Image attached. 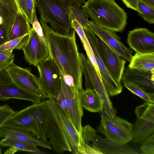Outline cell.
Here are the masks:
<instances>
[{
	"label": "cell",
	"mask_w": 154,
	"mask_h": 154,
	"mask_svg": "<svg viewBox=\"0 0 154 154\" xmlns=\"http://www.w3.org/2000/svg\"><path fill=\"white\" fill-rule=\"evenodd\" d=\"M124 71L122 82L133 83L147 92L154 93V70L145 71L128 67Z\"/></svg>",
	"instance_id": "14"
},
{
	"label": "cell",
	"mask_w": 154,
	"mask_h": 154,
	"mask_svg": "<svg viewBox=\"0 0 154 154\" xmlns=\"http://www.w3.org/2000/svg\"><path fill=\"white\" fill-rule=\"evenodd\" d=\"M141 143L140 149L143 153L154 154V134L146 138Z\"/></svg>",
	"instance_id": "36"
},
{
	"label": "cell",
	"mask_w": 154,
	"mask_h": 154,
	"mask_svg": "<svg viewBox=\"0 0 154 154\" xmlns=\"http://www.w3.org/2000/svg\"><path fill=\"white\" fill-rule=\"evenodd\" d=\"M32 105V114L36 130L35 137L38 139L49 143L46 134L47 121L45 100L34 103Z\"/></svg>",
	"instance_id": "18"
},
{
	"label": "cell",
	"mask_w": 154,
	"mask_h": 154,
	"mask_svg": "<svg viewBox=\"0 0 154 154\" xmlns=\"http://www.w3.org/2000/svg\"><path fill=\"white\" fill-rule=\"evenodd\" d=\"M80 7L79 6L71 5L70 7V12L72 20H76L83 28L88 26L89 22L88 16Z\"/></svg>",
	"instance_id": "31"
},
{
	"label": "cell",
	"mask_w": 154,
	"mask_h": 154,
	"mask_svg": "<svg viewBox=\"0 0 154 154\" xmlns=\"http://www.w3.org/2000/svg\"><path fill=\"white\" fill-rule=\"evenodd\" d=\"M3 23V19L2 17L0 16V25H2Z\"/></svg>",
	"instance_id": "45"
},
{
	"label": "cell",
	"mask_w": 154,
	"mask_h": 154,
	"mask_svg": "<svg viewBox=\"0 0 154 154\" xmlns=\"http://www.w3.org/2000/svg\"><path fill=\"white\" fill-rule=\"evenodd\" d=\"M8 41L7 34L2 25H0V46Z\"/></svg>",
	"instance_id": "40"
},
{
	"label": "cell",
	"mask_w": 154,
	"mask_h": 154,
	"mask_svg": "<svg viewBox=\"0 0 154 154\" xmlns=\"http://www.w3.org/2000/svg\"><path fill=\"white\" fill-rule=\"evenodd\" d=\"M37 67L41 91L46 98H53L61 87V76L59 67L51 56L40 62Z\"/></svg>",
	"instance_id": "7"
},
{
	"label": "cell",
	"mask_w": 154,
	"mask_h": 154,
	"mask_svg": "<svg viewBox=\"0 0 154 154\" xmlns=\"http://www.w3.org/2000/svg\"><path fill=\"white\" fill-rule=\"evenodd\" d=\"M14 59L13 53L0 50V71L4 70L13 63Z\"/></svg>",
	"instance_id": "35"
},
{
	"label": "cell",
	"mask_w": 154,
	"mask_h": 154,
	"mask_svg": "<svg viewBox=\"0 0 154 154\" xmlns=\"http://www.w3.org/2000/svg\"><path fill=\"white\" fill-rule=\"evenodd\" d=\"M29 34L27 33L6 42L0 46V50L11 53L14 49H21L27 41Z\"/></svg>",
	"instance_id": "29"
},
{
	"label": "cell",
	"mask_w": 154,
	"mask_h": 154,
	"mask_svg": "<svg viewBox=\"0 0 154 154\" xmlns=\"http://www.w3.org/2000/svg\"><path fill=\"white\" fill-rule=\"evenodd\" d=\"M137 12L139 15L150 24L154 23V8L139 0Z\"/></svg>",
	"instance_id": "33"
},
{
	"label": "cell",
	"mask_w": 154,
	"mask_h": 154,
	"mask_svg": "<svg viewBox=\"0 0 154 154\" xmlns=\"http://www.w3.org/2000/svg\"><path fill=\"white\" fill-rule=\"evenodd\" d=\"M17 8L15 0H0V16L2 24L8 35L13 24Z\"/></svg>",
	"instance_id": "24"
},
{
	"label": "cell",
	"mask_w": 154,
	"mask_h": 154,
	"mask_svg": "<svg viewBox=\"0 0 154 154\" xmlns=\"http://www.w3.org/2000/svg\"><path fill=\"white\" fill-rule=\"evenodd\" d=\"M72 27L74 29L79 36L85 51L87 58L88 59L95 68L99 78L103 82L97 64L96 59L92 48L85 33L83 28L75 20L71 21Z\"/></svg>",
	"instance_id": "25"
},
{
	"label": "cell",
	"mask_w": 154,
	"mask_h": 154,
	"mask_svg": "<svg viewBox=\"0 0 154 154\" xmlns=\"http://www.w3.org/2000/svg\"><path fill=\"white\" fill-rule=\"evenodd\" d=\"M11 99L27 100L33 103L41 101L37 97L19 88L13 82L9 85H0V100Z\"/></svg>",
	"instance_id": "19"
},
{
	"label": "cell",
	"mask_w": 154,
	"mask_h": 154,
	"mask_svg": "<svg viewBox=\"0 0 154 154\" xmlns=\"http://www.w3.org/2000/svg\"><path fill=\"white\" fill-rule=\"evenodd\" d=\"M89 43L96 49L108 72L114 80L121 83L126 61L94 32L89 25L83 28Z\"/></svg>",
	"instance_id": "5"
},
{
	"label": "cell",
	"mask_w": 154,
	"mask_h": 154,
	"mask_svg": "<svg viewBox=\"0 0 154 154\" xmlns=\"http://www.w3.org/2000/svg\"><path fill=\"white\" fill-rule=\"evenodd\" d=\"M82 10L96 24L115 32L123 31L127 14L114 0H88Z\"/></svg>",
	"instance_id": "3"
},
{
	"label": "cell",
	"mask_w": 154,
	"mask_h": 154,
	"mask_svg": "<svg viewBox=\"0 0 154 154\" xmlns=\"http://www.w3.org/2000/svg\"><path fill=\"white\" fill-rule=\"evenodd\" d=\"M128 67L145 71L154 70V52L146 53H136L132 56Z\"/></svg>",
	"instance_id": "26"
},
{
	"label": "cell",
	"mask_w": 154,
	"mask_h": 154,
	"mask_svg": "<svg viewBox=\"0 0 154 154\" xmlns=\"http://www.w3.org/2000/svg\"><path fill=\"white\" fill-rule=\"evenodd\" d=\"M32 25V28L36 32L40 41L48 48L49 51L48 41L44 34L41 25L37 19L36 12L34 14L33 21Z\"/></svg>",
	"instance_id": "34"
},
{
	"label": "cell",
	"mask_w": 154,
	"mask_h": 154,
	"mask_svg": "<svg viewBox=\"0 0 154 154\" xmlns=\"http://www.w3.org/2000/svg\"><path fill=\"white\" fill-rule=\"evenodd\" d=\"M31 133L22 129L2 126L0 127V138L10 137L51 149L49 143L45 142L34 137Z\"/></svg>",
	"instance_id": "16"
},
{
	"label": "cell",
	"mask_w": 154,
	"mask_h": 154,
	"mask_svg": "<svg viewBox=\"0 0 154 154\" xmlns=\"http://www.w3.org/2000/svg\"><path fill=\"white\" fill-rule=\"evenodd\" d=\"M24 16L32 24L36 12L35 0H17Z\"/></svg>",
	"instance_id": "30"
},
{
	"label": "cell",
	"mask_w": 154,
	"mask_h": 154,
	"mask_svg": "<svg viewBox=\"0 0 154 154\" xmlns=\"http://www.w3.org/2000/svg\"><path fill=\"white\" fill-rule=\"evenodd\" d=\"M127 42L136 53L154 52V33L146 28L137 27L129 31Z\"/></svg>",
	"instance_id": "13"
},
{
	"label": "cell",
	"mask_w": 154,
	"mask_h": 154,
	"mask_svg": "<svg viewBox=\"0 0 154 154\" xmlns=\"http://www.w3.org/2000/svg\"><path fill=\"white\" fill-rule=\"evenodd\" d=\"M12 82L8 74L5 70L0 71V85H9Z\"/></svg>",
	"instance_id": "38"
},
{
	"label": "cell",
	"mask_w": 154,
	"mask_h": 154,
	"mask_svg": "<svg viewBox=\"0 0 154 154\" xmlns=\"http://www.w3.org/2000/svg\"><path fill=\"white\" fill-rule=\"evenodd\" d=\"M3 126L24 130L31 133L35 136L36 130L32 114V104L15 112L6 120Z\"/></svg>",
	"instance_id": "15"
},
{
	"label": "cell",
	"mask_w": 154,
	"mask_h": 154,
	"mask_svg": "<svg viewBox=\"0 0 154 154\" xmlns=\"http://www.w3.org/2000/svg\"><path fill=\"white\" fill-rule=\"evenodd\" d=\"M60 75V87L64 92L66 97L69 117L77 131L80 133L82 128V120L83 111L80 101L79 91L66 84L61 71Z\"/></svg>",
	"instance_id": "10"
},
{
	"label": "cell",
	"mask_w": 154,
	"mask_h": 154,
	"mask_svg": "<svg viewBox=\"0 0 154 154\" xmlns=\"http://www.w3.org/2000/svg\"><path fill=\"white\" fill-rule=\"evenodd\" d=\"M85 77L86 89H94L101 99L103 108L109 115H116V110L113 106L104 82H102L95 68L90 60L82 53H80Z\"/></svg>",
	"instance_id": "8"
},
{
	"label": "cell",
	"mask_w": 154,
	"mask_h": 154,
	"mask_svg": "<svg viewBox=\"0 0 154 154\" xmlns=\"http://www.w3.org/2000/svg\"><path fill=\"white\" fill-rule=\"evenodd\" d=\"M137 119L154 122V103L146 102L135 110Z\"/></svg>",
	"instance_id": "28"
},
{
	"label": "cell",
	"mask_w": 154,
	"mask_h": 154,
	"mask_svg": "<svg viewBox=\"0 0 154 154\" xmlns=\"http://www.w3.org/2000/svg\"><path fill=\"white\" fill-rule=\"evenodd\" d=\"M0 145L15 148L19 151H26L30 153L40 150L36 145L10 137H4L1 140Z\"/></svg>",
	"instance_id": "27"
},
{
	"label": "cell",
	"mask_w": 154,
	"mask_h": 154,
	"mask_svg": "<svg viewBox=\"0 0 154 154\" xmlns=\"http://www.w3.org/2000/svg\"><path fill=\"white\" fill-rule=\"evenodd\" d=\"M154 134V122L137 119L133 124L132 139L136 143H141L146 138Z\"/></svg>",
	"instance_id": "23"
},
{
	"label": "cell",
	"mask_w": 154,
	"mask_h": 154,
	"mask_svg": "<svg viewBox=\"0 0 154 154\" xmlns=\"http://www.w3.org/2000/svg\"><path fill=\"white\" fill-rule=\"evenodd\" d=\"M22 49L25 60L30 65L35 66L51 57L49 49L40 41L32 27L29 33L27 41Z\"/></svg>",
	"instance_id": "11"
},
{
	"label": "cell",
	"mask_w": 154,
	"mask_h": 154,
	"mask_svg": "<svg viewBox=\"0 0 154 154\" xmlns=\"http://www.w3.org/2000/svg\"><path fill=\"white\" fill-rule=\"evenodd\" d=\"M128 8L137 11L139 0H121Z\"/></svg>",
	"instance_id": "39"
},
{
	"label": "cell",
	"mask_w": 154,
	"mask_h": 154,
	"mask_svg": "<svg viewBox=\"0 0 154 154\" xmlns=\"http://www.w3.org/2000/svg\"><path fill=\"white\" fill-rule=\"evenodd\" d=\"M15 112L8 105L0 106V127Z\"/></svg>",
	"instance_id": "37"
},
{
	"label": "cell",
	"mask_w": 154,
	"mask_h": 154,
	"mask_svg": "<svg viewBox=\"0 0 154 154\" xmlns=\"http://www.w3.org/2000/svg\"><path fill=\"white\" fill-rule=\"evenodd\" d=\"M72 5L82 6V4L85 3V0H67Z\"/></svg>",
	"instance_id": "41"
},
{
	"label": "cell",
	"mask_w": 154,
	"mask_h": 154,
	"mask_svg": "<svg viewBox=\"0 0 154 154\" xmlns=\"http://www.w3.org/2000/svg\"><path fill=\"white\" fill-rule=\"evenodd\" d=\"M99 131L110 140L119 145L126 144L131 140L133 124L124 119L109 114L104 109L100 112Z\"/></svg>",
	"instance_id": "6"
},
{
	"label": "cell",
	"mask_w": 154,
	"mask_h": 154,
	"mask_svg": "<svg viewBox=\"0 0 154 154\" xmlns=\"http://www.w3.org/2000/svg\"><path fill=\"white\" fill-rule=\"evenodd\" d=\"M125 86L133 94L146 101L154 103V93L145 91L136 85L130 82H124Z\"/></svg>",
	"instance_id": "32"
},
{
	"label": "cell",
	"mask_w": 154,
	"mask_h": 154,
	"mask_svg": "<svg viewBox=\"0 0 154 154\" xmlns=\"http://www.w3.org/2000/svg\"><path fill=\"white\" fill-rule=\"evenodd\" d=\"M17 12L10 31L8 35V41L21 37L29 33L31 27L24 16L17 0H15Z\"/></svg>",
	"instance_id": "20"
},
{
	"label": "cell",
	"mask_w": 154,
	"mask_h": 154,
	"mask_svg": "<svg viewBox=\"0 0 154 154\" xmlns=\"http://www.w3.org/2000/svg\"><path fill=\"white\" fill-rule=\"evenodd\" d=\"M149 7L154 8V0H140Z\"/></svg>",
	"instance_id": "42"
},
{
	"label": "cell",
	"mask_w": 154,
	"mask_h": 154,
	"mask_svg": "<svg viewBox=\"0 0 154 154\" xmlns=\"http://www.w3.org/2000/svg\"><path fill=\"white\" fill-rule=\"evenodd\" d=\"M4 70L17 86L41 100L46 98L41 90L38 77L29 69L21 67L13 63Z\"/></svg>",
	"instance_id": "9"
},
{
	"label": "cell",
	"mask_w": 154,
	"mask_h": 154,
	"mask_svg": "<svg viewBox=\"0 0 154 154\" xmlns=\"http://www.w3.org/2000/svg\"><path fill=\"white\" fill-rule=\"evenodd\" d=\"M31 154H46V153L43 152V151H41L40 150H39V151L32 153Z\"/></svg>",
	"instance_id": "44"
},
{
	"label": "cell",
	"mask_w": 154,
	"mask_h": 154,
	"mask_svg": "<svg viewBox=\"0 0 154 154\" xmlns=\"http://www.w3.org/2000/svg\"><path fill=\"white\" fill-rule=\"evenodd\" d=\"M97 131L87 125L79 133V154H102L96 141Z\"/></svg>",
	"instance_id": "17"
},
{
	"label": "cell",
	"mask_w": 154,
	"mask_h": 154,
	"mask_svg": "<svg viewBox=\"0 0 154 154\" xmlns=\"http://www.w3.org/2000/svg\"><path fill=\"white\" fill-rule=\"evenodd\" d=\"M36 7L51 29L57 33L69 35L73 29L70 12L71 4L67 0H35Z\"/></svg>",
	"instance_id": "4"
},
{
	"label": "cell",
	"mask_w": 154,
	"mask_h": 154,
	"mask_svg": "<svg viewBox=\"0 0 154 154\" xmlns=\"http://www.w3.org/2000/svg\"><path fill=\"white\" fill-rule=\"evenodd\" d=\"M96 141L102 154H136L135 150L126 144L119 145L106 138L97 135Z\"/></svg>",
	"instance_id": "22"
},
{
	"label": "cell",
	"mask_w": 154,
	"mask_h": 154,
	"mask_svg": "<svg viewBox=\"0 0 154 154\" xmlns=\"http://www.w3.org/2000/svg\"><path fill=\"white\" fill-rule=\"evenodd\" d=\"M79 97L82 106L85 109L93 112L102 111L103 101L94 89H83L79 91Z\"/></svg>",
	"instance_id": "21"
},
{
	"label": "cell",
	"mask_w": 154,
	"mask_h": 154,
	"mask_svg": "<svg viewBox=\"0 0 154 154\" xmlns=\"http://www.w3.org/2000/svg\"><path fill=\"white\" fill-rule=\"evenodd\" d=\"M45 102L47 115L46 134L52 148L59 153L68 151L79 154V133L53 98L48 99Z\"/></svg>",
	"instance_id": "2"
},
{
	"label": "cell",
	"mask_w": 154,
	"mask_h": 154,
	"mask_svg": "<svg viewBox=\"0 0 154 154\" xmlns=\"http://www.w3.org/2000/svg\"><path fill=\"white\" fill-rule=\"evenodd\" d=\"M89 22L90 27L95 34L121 57L130 62L133 52L121 41L115 32L98 25L92 20Z\"/></svg>",
	"instance_id": "12"
},
{
	"label": "cell",
	"mask_w": 154,
	"mask_h": 154,
	"mask_svg": "<svg viewBox=\"0 0 154 154\" xmlns=\"http://www.w3.org/2000/svg\"><path fill=\"white\" fill-rule=\"evenodd\" d=\"M40 22L48 41L51 56L62 74L71 76L75 88L81 91L83 89V68L76 42L75 30L73 29L70 35H62L53 30L41 15Z\"/></svg>",
	"instance_id": "1"
},
{
	"label": "cell",
	"mask_w": 154,
	"mask_h": 154,
	"mask_svg": "<svg viewBox=\"0 0 154 154\" xmlns=\"http://www.w3.org/2000/svg\"><path fill=\"white\" fill-rule=\"evenodd\" d=\"M18 151L17 149L15 148L10 147L4 153L5 154H13L18 152Z\"/></svg>",
	"instance_id": "43"
}]
</instances>
